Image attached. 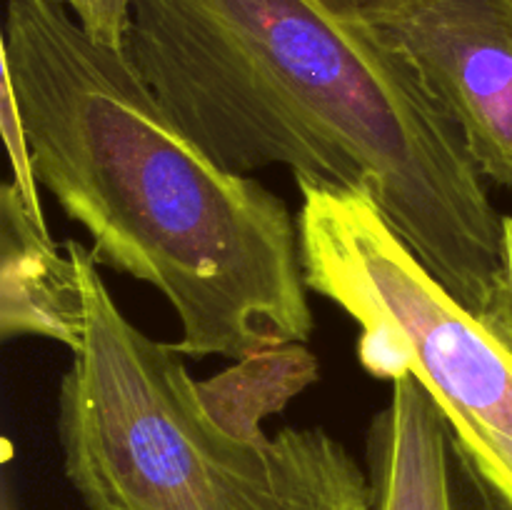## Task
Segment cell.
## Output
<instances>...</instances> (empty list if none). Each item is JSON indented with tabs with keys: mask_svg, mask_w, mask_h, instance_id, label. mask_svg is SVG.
I'll use <instances>...</instances> for the list:
<instances>
[{
	"mask_svg": "<svg viewBox=\"0 0 512 510\" xmlns=\"http://www.w3.org/2000/svg\"><path fill=\"white\" fill-rule=\"evenodd\" d=\"M125 55L230 173L368 190L475 313L495 293L503 215L463 133L363 0H133Z\"/></svg>",
	"mask_w": 512,
	"mask_h": 510,
	"instance_id": "6da1fadb",
	"label": "cell"
},
{
	"mask_svg": "<svg viewBox=\"0 0 512 510\" xmlns=\"http://www.w3.org/2000/svg\"><path fill=\"white\" fill-rule=\"evenodd\" d=\"M443 105L488 183L512 193V0H363Z\"/></svg>",
	"mask_w": 512,
	"mask_h": 510,
	"instance_id": "5b68a950",
	"label": "cell"
},
{
	"mask_svg": "<svg viewBox=\"0 0 512 510\" xmlns=\"http://www.w3.org/2000/svg\"><path fill=\"white\" fill-rule=\"evenodd\" d=\"M483 315L493 328L512 343V215H503V245H500V273L495 293Z\"/></svg>",
	"mask_w": 512,
	"mask_h": 510,
	"instance_id": "30bf717a",
	"label": "cell"
},
{
	"mask_svg": "<svg viewBox=\"0 0 512 510\" xmlns=\"http://www.w3.org/2000/svg\"><path fill=\"white\" fill-rule=\"evenodd\" d=\"M83 345L60 378L63 473L88 510H375L368 465L323 425L265 420L320 380L305 343L198 380L173 343L130 323L90 248L68 240Z\"/></svg>",
	"mask_w": 512,
	"mask_h": 510,
	"instance_id": "3957f363",
	"label": "cell"
},
{
	"mask_svg": "<svg viewBox=\"0 0 512 510\" xmlns=\"http://www.w3.org/2000/svg\"><path fill=\"white\" fill-rule=\"evenodd\" d=\"M0 128H3L5 148H8L10 168H13V183L20 190V198L28 205L30 213L45 223L43 200H40V183L35 178L33 150H30L28 130H25L23 115H20L18 100H15L13 85L8 75H0Z\"/></svg>",
	"mask_w": 512,
	"mask_h": 510,
	"instance_id": "ba28073f",
	"label": "cell"
},
{
	"mask_svg": "<svg viewBox=\"0 0 512 510\" xmlns=\"http://www.w3.org/2000/svg\"><path fill=\"white\" fill-rule=\"evenodd\" d=\"M0 510H18V508H15L13 495H10L8 485H5V488H3V505H0Z\"/></svg>",
	"mask_w": 512,
	"mask_h": 510,
	"instance_id": "8fae6325",
	"label": "cell"
},
{
	"mask_svg": "<svg viewBox=\"0 0 512 510\" xmlns=\"http://www.w3.org/2000/svg\"><path fill=\"white\" fill-rule=\"evenodd\" d=\"M73 13L80 28L113 50H125L130 23H133V0H60Z\"/></svg>",
	"mask_w": 512,
	"mask_h": 510,
	"instance_id": "9c48e42d",
	"label": "cell"
},
{
	"mask_svg": "<svg viewBox=\"0 0 512 510\" xmlns=\"http://www.w3.org/2000/svg\"><path fill=\"white\" fill-rule=\"evenodd\" d=\"M85 293L70 250H60L13 180L0 185V338L83 345Z\"/></svg>",
	"mask_w": 512,
	"mask_h": 510,
	"instance_id": "52a82bcc",
	"label": "cell"
},
{
	"mask_svg": "<svg viewBox=\"0 0 512 510\" xmlns=\"http://www.w3.org/2000/svg\"><path fill=\"white\" fill-rule=\"evenodd\" d=\"M0 63L40 188L90 235L95 263L168 300L180 355L238 363L308 343L298 218L258 178L220 168L125 50L95 43L60 0H8Z\"/></svg>",
	"mask_w": 512,
	"mask_h": 510,
	"instance_id": "7a4b0ae2",
	"label": "cell"
},
{
	"mask_svg": "<svg viewBox=\"0 0 512 510\" xmlns=\"http://www.w3.org/2000/svg\"><path fill=\"white\" fill-rule=\"evenodd\" d=\"M295 183L308 288L358 325L365 373L428 390L512 510V343L425 268L368 190Z\"/></svg>",
	"mask_w": 512,
	"mask_h": 510,
	"instance_id": "277c9868",
	"label": "cell"
},
{
	"mask_svg": "<svg viewBox=\"0 0 512 510\" xmlns=\"http://www.w3.org/2000/svg\"><path fill=\"white\" fill-rule=\"evenodd\" d=\"M390 385L365 438L375 510H510L428 390L413 378Z\"/></svg>",
	"mask_w": 512,
	"mask_h": 510,
	"instance_id": "8992f818",
	"label": "cell"
}]
</instances>
